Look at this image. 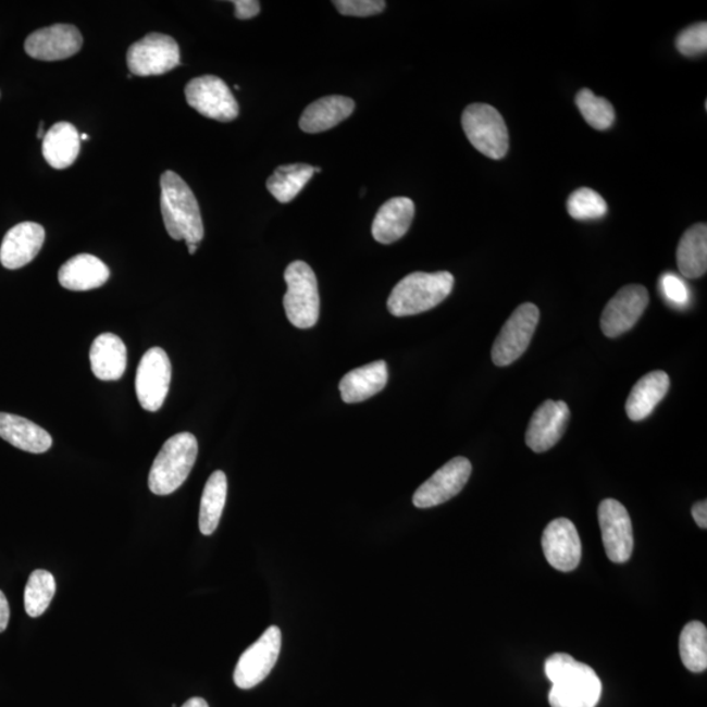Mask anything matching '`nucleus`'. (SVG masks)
Listing matches in <instances>:
<instances>
[{
	"instance_id": "obj_35",
	"label": "nucleus",
	"mask_w": 707,
	"mask_h": 707,
	"mask_svg": "<svg viewBox=\"0 0 707 707\" xmlns=\"http://www.w3.org/2000/svg\"><path fill=\"white\" fill-rule=\"evenodd\" d=\"M659 288L668 303L683 308L691 301L690 288L677 274L666 273L660 276Z\"/></svg>"
},
{
	"instance_id": "obj_30",
	"label": "nucleus",
	"mask_w": 707,
	"mask_h": 707,
	"mask_svg": "<svg viewBox=\"0 0 707 707\" xmlns=\"http://www.w3.org/2000/svg\"><path fill=\"white\" fill-rule=\"evenodd\" d=\"M680 657L684 666L694 673L707 668V629L703 622L686 623L680 634Z\"/></svg>"
},
{
	"instance_id": "obj_32",
	"label": "nucleus",
	"mask_w": 707,
	"mask_h": 707,
	"mask_svg": "<svg viewBox=\"0 0 707 707\" xmlns=\"http://www.w3.org/2000/svg\"><path fill=\"white\" fill-rule=\"evenodd\" d=\"M575 104L580 108L583 119L596 131H608L613 125L616 112L607 99L599 98L591 89L583 88L576 95Z\"/></svg>"
},
{
	"instance_id": "obj_19",
	"label": "nucleus",
	"mask_w": 707,
	"mask_h": 707,
	"mask_svg": "<svg viewBox=\"0 0 707 707\" xmlns=\"http://www.w3.org/2000/svg\"><path fill=\"white\" fill-rule=\"evenodd\" d=\"M414 214L415 206L410 198H390L377 211L374 223H372V236L377 243L385 244V246L400 240L407 235Z\"/></svg>"
},
{
	"instance_id": "obj_36",
	"label": "nucleus",
	"mask_w": 707,
	"mask_h": 707,
	"mask_svg": "<svg viewBox=\"0 0 707 707\" xmlns=\"http://www.w3.org/2000/svg\"><path fill=\"white\" fill-rule=\"evenodd\" d=\"M339 14L345 16L369 17L382 12L387 8L383 0H336L333 2Z\"/></svg>"
},
{
	"instance_id": "obj_15",
	"label": "nucleus",
	"mask_w": 707,
	"mask_h": 707,
	"mask_svg": "<svg viewBox=\"0 0 707 707\" xmlns=\"http://www.w3.org/2000/svg\"><path fill=\"white\" fill-rule=\"evenodd\" d=\"M83 37L78 28L70 24H55L34 32L25 41L27 54L38 61H62L79 53Z\"/></svg>"
},
{
	"instance_id": "obj_12",
	"label": "nucleus",
	"mask_w": 707,
	"mask_h": 707,
	"mask_svg": "<svg viewBox=\"0 0 707 707\" xmlns=\"http://www.w3.org/2000/svg\"><path fill=\"white\" fill-rule=\"evenodd\" d=\"M472 474V464L466 458L449 460L417 488L413 495V505L418 509H432V507L448 503L458 495L467 485Z\"/></svg>"
},
{
	"instance_id": "obj_39",
	"label": "nucleus",
	"mask_w": 707,
	"mask_h": 707,
	"mask_svg": "<svg viewBox=\"0 0 707 707\" xmlns=\"http://www.w3.org/2000/svg\"><path fill=\"white\" fill-rule=\"evenodd\" d=\"M10 606L8 597L0 591V633H3L9 627Z\"/></svg>"
},
{
	"instance_id": "obj_34",
	"label": "nucleus",
	"mask_w": 707,
	"mask_h": 707,
	"mask_svg": "<svg viewBox=\"0 0 707 707\" xmlns=\"http://www.w3.org/2000/svg\"><path fill=\"white\" fill-rule=\"evenodd\" d=\"M677 48L685 57H696L707 50V24L698 23L687 27L677 38Z\"/></svg>"
},
{
	"instance_id": "obj_9",
	"label": "nucleus",
	"mask_w": 707,
	"mask_h": 707,
	"mask_svg": "<svg viewBox=\"0 0 707 707\" xmlns=\"http://www.w3.org/2000/svg\"><path fill=\"white\" fill-rule=\"evenodd\" d=\"M188 104L204 117L231 122L239 115V104L231 89L214 75L199 76L185 87Z\"/></svg>"
},
{
	"instance_id": "obj_44",
	"label": "nucleus",
	"mask_w": 707,
	"mask_h": 707,
	"mask_svg": "<svg viewBox=\"0 0 707 707\" xmlns=\"http://www.w3.org/2000/svg\"><path fill=\"white\" fill-rule=\"evenodd\" d=\"M313 172H314V173H320V172H321L320 166H313Z\"/></svg>"
},
{
	"instance_id": "obj_42",
	"label": "nucleus",
	"mask_w": 707,
	"mask_h": 707,
	"mask_svg": "<svg viewBox=\"0 0 707 707\" xmlns=\"http://www.w3.org/2000/svg\"><path fill=\"white\" fill-rule=\"evenodd\" d=\"M186 246H188L190 255H195L197 252L198 244H186Z\"/></svg>"
},
{
	"instance_id": "obj_20",
	"label": "nucleus",
	"mask_w": 707,
	"mask_h": 707,
	"mask_svg": "<svg viewBox=\"0 0 707 707\" xmlns=\"http://www.w3.org/2000/svg\"><path fill=\"white\" fill-rule=\"evenodd\" d=\"M111 270L98 257L78 255L63 263L58 273L61 286L71 292H89L104 286Z\"/></svg>"
},
{
	"instance_id": "obj_40",
	"label": "nucleus",
	"mask_w": 707,
	"mask_h": 707,
	"mask_svg": "<svg viewBox=\"0 0 707 707\" xmlns=\"http://www.w3.org/2000/svg\"><path fill=\"white\" fill-rule=\"evenodd\" d=\"M182 707H209L203 698L195 697L186 700Z\"/></svg>"
},
{
	"instance_id": "obj_38",
	"label": "nucleus",
	"mask_w": 707,
	"mask_h": 707,
	"mask_svg": "<svg viewBox=\"0 0 707 707\" xmlns=\"http://www.w3.org/2000/svg\"><path fill=\"white\" fill-rule=\"evenodd\" d=\"M692 516L694 520H696L697 525L699 529L706 530L707 529V503L706 500H703V503H697L692 507Z\"/></svg>"
},
{
	"instance_id": "obj_27",
	"label": "nucleus",
	"mask_w": 707,
	"mask_h": 707,
	"mask_svg": "<svg viewBox=\"0 0 707 707\" xmlns=\"http://www.w3.org/2000/svg\"><path fill=\"white\" fill-rule=\"evenodd\" d=\"M678 266L685 278L697 280L707 270V227L705 223L694 224L685 231L678 247Z\"/></svg>"
},
{
	"instance_id": "obj_16",
	"label": "nucleus",
	"mask_w": 707,
	"mask_h": 707,
	"mask_svg": "<svg viewBox=\"0 0 707 707\" xmlns=\"http://www.w3.org/2000/svg\"><path fill=\"white\" fill-rule=\"evenodd\" d=\"M543 550L551 568L570 573L582 558V543L576 526L569 519L553 520L543 533Z\"/></svg>"
},
{
	"instance_id": "obj_22",
	"label": "nucleus",
	"mask_w": 707,
	"mask_h": 707,
	"mask_svg": "<svg viewBox=\"0 0 707 707\" xmlns=\"http://www.w3.org/2000/svg\"><path fill=\"white\" fill-rule=\"evenodd\" d=\"M356 109V102L345 96H326L306 108L301 114L299 126L308 134H318L336 127L349 119Z\"/></svg>"
},
{
	"instance_id": "obj_31",
	"label": "nucleus",
	"mask_w": 707,
	"mask_h": 707,
	"mask_svg": "<svg viewBox=\"0 0 707 707\" xmlns=\"http://www.w3.org/2000/svg\"><path fill=\"white\" fill-rule=\"evenodd\" d=\"M54 576L47 570H36L30 574L24 593L25 612L29 617H40L50 606L55 595Z\"/></svg>"
},
{
	"instance_id": "obj_14",
	"label": "nucleus",
	"mask_w": 707,
	"mask_h": 707,
	"mask_svg": "<svg viewBox=\"0 0 707 707\" xmlns=\"http://www.w3.org/2000/svg\"><path fill=\"white\" fill-rule=\"evenodd\" d=\"M648 303L650 297L645 286L622 287L604 308L600 321L603 333L609 338H616L629 332L644 314Z\"/></svg>"
},
{
	"instance_id": "obj_7",
	"label": "nucleus",
	"mask_w": 707,
	"mask_h": 707,
	"mask_svg": "<svg viewBox=\"0 0 707 707\" xmlns=\"http://www.w3.org/2000/svg\"><path fill=\"white\" fill-rule=\"evenodd\" d=\"M539 320L537 306L524 303L506 321L492 349V359L498 368L517 362L529 349Z\"/></svg>"
},
{
	"instance_id": "obj_25",
	"label": "nucleus",
	"mask_w": 707,
	"mask_h": 707,
	"mask_svg": "<svg viewBox=\"0 0 707 707\" xmlns=\"http://www.w3.org/2000/svg\"><path fill=\"white\" fill-rule=\"evenodd\" d=\"M0 438L30 454L47 452L53 445V439L47 430L27 418L9 413H0Z\"/></svg>"
},
{
	"instance_id": "obj_29",
	"label": "nucleus",
	"mask_w": 707,
	"mask_h": 707,
	"mask_svg": "<svg viewBox=\"0 0 707 707\" xmlns=\"http://www.w3.org/2000/svg\"><path fill=\"white\" fill-rule=\"evenodd\" d=\"M313 175V166L310 164L281 165L268 178L266 188L276 201L288 203L305 189Z\"/></svg>"
},
{
	"instance_id": "obj_33",
	"label": "nucleus",
	"mask_w": 707,
	"mask_h": 707,
	"mask_svg": "<svg viewBox=\"0 0 707 707\" xmlns=\"http://www.w3.org/2000/svg\"><path fill=\"white\" fill-rule=\"evenodd\" d=\"M568 211L573 220L593 221L607 215L608 204L599 193L581 188L569 197Z\"/></svg>"
},
{
	"instance_id": "obj_18",
	"label": "nucleus",
	"mask_w": 707,
	"mask_h": 707,
	"mask_svg": "<svg viewBox=\"0 0 707 707\" xmlns=\"http://www.w3.org/2000/svg\"><path fill=\"white\" fill-rule=\"evenodd\" d=\"M45 241L41 224L24 222L5 234L0 247V262L5 269L16 270L36 259Z\"/></svg>"
},
{
	"instance_id": "obj_23",
	"label": "nucleus",
	"mask_w": 707,
	"mask_h": 707,
	"mask_svg": "<svg viewBox=\"0 0 707 707\" xmlns=\"http://www.w3.org/2000/svg\"><path fill=\"white\" fill-rule=\"evenodd\" d=\"M388 383L387 363L372 362L352 370L339 383L340 397L346 404H358L374 397Z\"/></svg>"
},
{
	"instance_id": "obj_6",
	"label": "nucleus",
	"mask_w": 707,
	"mask_h": 707,
	"mask_svg": "<svg viewBox=\"0 0 707 707\" xmlns=\"http://www.w3.org/2000/svg\"><path fill=\"white\" fill-rule=\"evenodd\" d=\"M461 124L475 150L494 160L506 157L510 147L509 128L497 109L480 102L469 106L462 113Z\"/></svg>"
},
{
	"instance_id": "obj_8",
	"label": "nucleus",
	"mask_w": 707,
	"mask_h": 707,
	"mask_svg": "<svg viewBox=\"0 0 707 707\" xmlns=\"http://www.w3.org/2000/svg\"><path fill=\"white\" fill-rule=\"evenodd\" d=\"M282 633L280 628L269 627L252 646L243 653L237 661L234 681L240 690H252L273 671L281 654Z\"/></svg>"
},
{
	"instance_id": "obj_13",
	"label": "nucleus",
	"mask_w": 707,
	"mask_h": 707,
	"mask_svg": "<svg viewBox=\"0 0 707 707\" xmlns=\"http://www.w3.org/2000/svg\"><path fill=\"white\" fill-rule=\"evenodd\" d=\"M599 524L607 557L615 563L628 562L632 557L634 537L625 506L616 499H604L599 506Z\"/></svg>"
},
{
	"instance_id": "obj_26",
	"label": "nucleus",
	"mask_w": 707,
	"mask_h": 707,
	"mask_svg": "<svg viewBox=\"0 0 707 707\" xmlns=\"http://www.w3.org/2000/svg\"><path fill=\"white\" fill-rule=\"evenodd\" d=\"M80 151V135L69 122L51 126L42 139V153L50 166L66 170L75 163Z\"/></svg>"
},
{
	"instance_id": "obj_28",
	"label": "nucleus",
	"mask_w": 707,
	"mask_h": 707,
	"mask_svg": "<svg viewBox=\"0 0 707 707\" xmlns=\"http://www.w3.org/2000/svg\"><path fill=\"white\" fill-rule=\"evenodd\" d=\"M227 499V477L222 471L210 475L206 482L201 509H199V530L202 535L210 536L220 525L224 506Z\"/></svg>"
},
{
	"instance_id": "obj_41",
	"label": "nucleus",
	"mask_w": 707,
	"mask_h": 707,
	"mask_svg": "<svg viewBox=\"0 0 707 707\" xmlns=\"http://www.w3.org/2000/svg\"><path fill=\"white\" fill-rule=\"evenodd\" d=\"M47 132L44 131V122H40V128H38L37 138L44 139Z\"/></svg>"
},
{
	"instance_id": "obj_3",
	"label": "nucleus",
	"mask_w": 707,
	"mask_h": 707,
	"mask_svg": "<svg viewBox=\"0 0 707 707\" xmlns=\"http://www.w3.org/2000/svg\"><path fill=\"white\" fill-rule=\"evenodd\" d=\"M451 273H411L397 283L388 299V311L396 318L413 317L433 310L452 293Z\"/></svg>"
},
{
	"instance_id": "obj_11",
	"label": "nucleus",
	"mask_w": 707,
	"mask_h": 707,
	"mask_svg": "<svg viewBox=\"0 0 707 707\" xmlns=\"http://www.w3.org/2000/svg\"><path fill=\"white\" fill-rule=\"evenodd\" d=\"M172 365L169 356L160 347H152L140 359L135 377V390L140 407L158 411L163 407L170 392Z\"/></svg>"
},
{
	"instance_id": "obj_24",
	"label": "nucleus",
	"mask_w": 707,
	"mask_h": 707,
	"mask_svg": "<svg viewBox=\"0 0 707 707\" xmlns=\"http://www.w3.org/2000/svg\"><path fill=\"white\" fill-rule=\"evenodd\" d=\"M670 376L665 371L648 372L641 377L630 392L627 400V414L630 420L640 422L650 415L670 389Z\"/></svg>"
},
{
	"instance_id": "obj_37",
	"label": "nucleus",
	"mask_w": 707,
	"mask_h": 707,
	"mask_svg": "<svg viewBox=\"0 0 707 707\" xmlns=\"http://www.w3.org/2000/svg\"><path fill=\"white\" fill-rule=\"evenodd\" d=\"M235 16L239 21H248L260 14L261 4L256 0H235Z\"/></svg>"
},
{
	"instance_id": "obj_43",
	"label": "nucleus",
	"mask_w": 707,
	"mask_h": 707,
	"mask_svg": "<svg viewBox=\"0 0 707 707\" xmlns=\"http://www.w3.org/2000/svg\"><path fill=\"white\" fill-rule=\"evenodd\" d=\"M88 139H89V135H88V134H82V135H80V141H82V140H88Z\"/></svg>"
},
{
	"instance_id": "obj_10",
	"label": "nucleus",
	"mask_w": 707,
	"mask_h": 707,
	"mask_svg": "<svg viewBox=\"0 0 707 707\" xmlns=\"http://www.w3.org/2000/svg\"><path fill=\"white\" fill-rule=\"evenodd\" d=\"M179 63L178 44L171 36L150 34L127 50V66L133 75H163Z\"/></svg>"
},
{
	"instance_id": "obj_21",
	"label": "nucleus",
	"mask_w": 707,
	"mask_h": 707,
	"mask_svg": "<svg viewBox=\"0 0 707 707\" xmlns=\"http://www.w3.org/2000/svg\"><path fill=\"white\" fill-rule=\"evenodd\" d=\"M89 361L94 375L102 382L120 381L125 374L127 364V350L119 336L113 333L100 334L94 340Z\"/></svg>"
},
{
	"instance_id": "obj_2",
	"label": "nucleus",
	"mask_w": 707,
	"mask_h": 707,
	"mask_svg": "<svg viewBox=\"0 0 707 707\" xmlns=\"http://www.w3.org/2000/svg\"><path fill=\"white\" fill-rule=\"evenodd\" d=\"M160 208L166 233L173 240L199 244L203 240L204 227L201 210L195 193L177 173L166 171L160 178Z\"/></svg>"
},
{
	"instance_id": "obj_4",
	"label": "nucleus",
	"mask_w": 707,
	"mask_h": 707,
	"mask_svg": "<svg viewBox=\"0 0 707 707\" xmlns=\"http://www.w3.org/2000/svg\"><path fill=\"white\" fill-rule=\"evenodd\" d=\"M198 455V442L190 433L173 435L160 449L149 475L150 491L157 495L176 492L189 477Z\"/></svg>"
},
{
	"instance_id": "obj_5",
	"label": "nucleus",
	"mask_w": 707,
	"mask_h": 707,
	"mask_svg": "<svg viewBox=\"0 0 707 707\" xmlns=\"http://www.w3.org/2000/svg\"><path fill=\"white\" fill-rule=\"evenodd\" d=\"M287 293L283 298L286 317L299 330H310L320 317L317 274L305 261H294L285 272Z\"/></svg>"
},
{
	"instance_id": "obj_1",
	"label": "nucleus",
	"mask_w": 707,
	"mask_h": 707,
	"mask_svg": "<svg viewBox=\"0 0 707 707\" xmlns=\"http://www.w3.org/2000/svg\"><path fill=\"white\" fill-rule=\"evenodd\" d=\"M545 674L551 683V707H596L601 696V681L587 665L571 655L558 653L545 661Z\"/></svg>"
},
{
	"instance_id": "obj_17",
	"label": "nucleus",
	"mask_w": 707,
	"mask_h": 707,
	"mask_svg": "<svg viewBox=\"0 0 707 707\" xmlns=\"http://www.w3.org/2000/svg\"><path fill=\"white\" fill-rule=\"evenodd\" d=\"M569 420L568 404L553 400L543 402L533 413L526 429V446L537 454L549 451L562 438Z\"/></svg>"
}]
</instances>
